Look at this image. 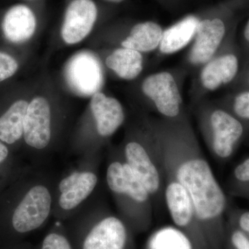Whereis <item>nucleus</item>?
Wrapping results in <instances>:
<instances>
[{
	"mask_svg": "<svg viewBox=\"0 0 249 249\" xmlns=\"http://www.w3.org/2000/svg\"><path fill=\"white\" fill-rule=\"evenodd\" d=\"M146 125L155 141L164 178L178 181L186 190L201 225L217 224L227 199L186 112L175 119L148 120Z\"/></svg>",
	"mask_w": 249,
	"mask_h": 249,
	"instance_id": "obj_1",
	"label": "nucleus"
},
{
	"mask_svg": "<svg viewBox=\"0 0 249 249\" xmlns=\"http://www.w3.org/2000/svg\"><path fill=\"white\" fill-rule=\"evenodd\" d=\"M60 85L49 76L36 82L24 123L23 139L29 146L42 150L52 137L53 103L62 93Z\"/></svg>",
	"mask_w": 249,
	"mask_h": 249,
	"instance_id": "obj_2",
	"label": "nucleus"
},
{
	"mask_svg": "<svg viewBox=\"0 0 249 249\" xmlns=\"http://www.w3.org/2000/svg\"><path fill=\"white\" fill-rule=\"evenodd\" d=\"M106 67L101 55L91 49L78 51L67 59L61 71V88L81 98L103 91Z\"/></svg>",
	"mask_w": 249,
	"mask_h": 249,
	"instance_id": "obj_3",
	"label": "nucleus"
},
{
	"mask_svg": "<svg viewBox=\"0 0 249 249\" xmlns=\"http://www.w3.org/2000/svg\"><path fill=\"white\" fill-rule=\"evenodd\" d=\"M140 139H132L124 146L126 163L133 170L155 201L164 196V174L155 141L145 127Z\"/></svg>",
	"mask_w": 249,
	"mask_h": 249,
	"instance_id": "obj_4",
	"label": "nucleus"
},
{
	"mask_svg": "<svg viewBox=\"0 0 249 249\" xmlns=\"http://www.w3.org/2000/svg\"><path fill=\"white\" fill-rule=\"evenodd\" d=\"M42 2L16 3L0 16V37L11 48H23L38 36L43 24Z\"/></svg>",
	"mask_w": 249,
	"mask_h": 249,
	"instance_id": "obj_5",
	"label": "nucleus"
},
{
	"mask_svg": "<svg viewBox=\"0 0 249 249\" xmlns=\"http://www.w3.org/2000/svg\"><path fill=\"white\" fill-rule=\"evenodd\" d=\"M199 122L211 152L221 160L229 158L243 134L240 121L224 109L207 107L201 111Z\"/></svg>",
	"mask_w": 249,
	"mask_h": 249,
	"instance_id": "obj_6",
	"label": "nucleus"
},
{
	"mask_svg": "<svg viewBox=\"0 0 249 249\" xmlns=\"http://www.w3.org/2000/svg\"><path fill=\"white\" fill-rule=\"evenodd\" d=\"M101 14L97 0H67L59 27L60 42L67 47L79 45L92 34Z\"/></svg>",
	"mask_w": 249,
	"mask_h": 249,
	"instance_id": "obj_7",
	"label": "nucleus"
},
{
	"mask_svg": "<svg viewBox=\"0 0 249 249\" xmlns=\"http://www.w3.org/2000/svg\"><path fill=\"white\" fill-rule=\"evenodd\" d=\"M193 44L188 54V62L193 66H201L214 58L227 33V24L215 10L199 15Z\"/></svg>",
	"mask_w": 249,
	"mask_h": 249,
	"instance_id": "obj_8",
	"label": "nucleus"
},
{
	"mask_svg": "<svg viewBox=\"0 0 249 249\" xmlns=\"http://www.w3.org/2000/svg\"><path fill=\"white\" fill-rule=\"evenodd\" d=\"M141 90L163 118L175 119L184 111L178 82L171 72H157L145 77Z\"/></svg>",
	"mask_w": 249,
	"mask_h": 249,
	"instance_id": "obj_9",
	"label": "nucleus"
},
{
	"mask_svg": "<svg viewBox=\"0 0 249 249\" xmlns=\"http://www.w3.org/2000/svg\"><path fill=\"white\" fill-rule=\"evenodd\" d=\"M52 196L46 187H33L15 210L12 225L16 231L24 233L40 227L48 217Z\"/></svg>",
	"mask_w": 249,
	"mask_h": 249,
	"instance_id": "obj_10",
	"label": "nucleus"
},
{
	"mask_svg": "<svg viewBox=\"0 0 249 249\" xmlns=\"http://www.w3.org/2000/svg\"><path fill=\"white\" fill-rule=\"evenodd\" d=\"M107 182L113 193L125 196L147 213L151 212V196L126 162L114 161L109 165Z\"/></svg>",
	"mask_w": 249,
	"mask_h": 249,
	"instance_id": "obj_11",
	"label": "nucleus"
},
{
	"mask_svg": "<svg viewBox=\"0 0 249 249\" xmlns=\"http://www.w3.org/2000/svg\"><path fill=\"white\" fill-rule=\"evenodd\" d=\"M35 83L25 85L16 91V96L0 115V141L14 144L23 138L24 123Z\"/></svg>",
	"mask_w": 249,
	"mask_h": 249,
	"instance_id": "obj_12",
	"label": "nucleus"
},
{
	"mask_svg": "<svg viewBox=\"0 0 249 249\" xmlns=\"http://www.w3.org/2000/svg\"><path fill=\"white\" fill-rule=\"evenodd\" d=\"M89 110L99 137L108 138L124 123V107L117 98L101 91L89 98Z\"/></svg>",
	"mask_w": 249,
	"mask_h": 249,
	"instance_id": "obj_13",
	"label": "nucleus"
},
{
	"mask_svg": "<svg viewBox=\"0 0 249 249\" xmlns=\"http://www.w3.org/2000/svg\"><path fill=\"white\" fill-rule=\"evenodd\" d=\"M100 55L106 69L121 80L137 79L143 70V55L133 49L116 47Z\"/></svg>",
	"mask_w": 249,
	"mask_h": 249,
	"instance_id": "obj_14",
	"label": "nucleus"
},
{
	"mask_svg": "<svg viewBox=\"0 0 249 249\" xmlns=\"http://www.w3.org/2000/svg\"><path fill=\"white\" fill-rule=\"evenodd\" d=\"M127 232L124 223L108 217L98 223L85 239L83 249H124Z\"/></svg>",
	"mask_w": 249,
	"mask_h": 249,
	"instance_id": "obj_15",
	"label": "nucleus"
},
{
	"mask_svg": "<svg viewBox=\"0 0 249 249\" xmlns=\"http://www.w3.org/2000/svg\"><path fill=\"white\" fill-rule=\"evenodd\" d=\"M163 33L161 26L154 21L134 23L116 47L133 49L142 53H149L159 48Z\"/></svg>",
	"mask_w": 249,
	"mask_h": 249,
	"instance_id": "obj_16",
	"label": "nucleus"
},
{
	"mask_svg": "<svg viewBox=\"0 0 249 249\" xmlns=\"http://www.w3.org/2000/svg\"><path fill=\"white\" fill-rule=\"evenodd\" d=\"M239 62L234 54L217 55L205 64L199 80L207 91H214L222 85L231 83L238 71Z\"/></svg>",
	"mask_w": 249,
	"mask_h": 249,
	"instance_id": "obj_17",
	"label": "nucleus"
},
{
	"mask_svg": "<svg viewBox=\"0 0 249 249\" xmlns=\"http://www.w3.org/2000/svg\"><path fill=\"white\" fill-rule=\"evenodd\" d=\"M97 181L96 175L88 172H76L63 178L59 185L62 193L59 199L60 207L64 210L76 208L92 193Z\"/></svg>",
	"mask_w": 249,
	"mask_h": 249,
	"instance_id": "obj_18",
	"label": "nucleus"
},
{
	"mask_svg": "<svg viewBox=\"0 0 249 249\" xmlns=\"http://www.w3.org/2000/svg\"><path fill=\"white\" fill-rule=\"evenodd\" d=\"M199 16L188 15L163 30L160 47V53L169 55L179 52L194 39Z\"/></svg>",
	"mask_w": 249,
	"mask_h": 249,
	"instance_id": "obj_19",
	"label": "nucleus"
},
{
	"mask_svg": "<svg viewBox=\"0 0 249 249\" xmlns=\"http://www.w3.org/2000/svg\"><path fill=\"white\" fill-rule=\"evenodd\" d=\"M147 249H193V244L188 236L179 229L165 227L152 235Z\"/></svg>",
	"mask_w": 249,
	"mask_h": 249,
	"instance_id": "obj_20",
	"label": "nucleus"
},
{
	"mask_svg": "<svg viewBox=\"0 0 249 249\" xmlns=\"http://www.w3.org/2000/svg\"><path fill=\"white\" fill-rule=\"evenodd\" d=\"M21 67L22 60L19 55L11 49L0 48V84L16 76Z\"/></svg>",
	"mask_w": 249,
	"mask_h": 249,
	"instance_id": "obj_21",
	"label": "nucleus"
},
{
	"mask_svg": "<svg viewBox=\"0 0 249 249\" xmlns=\"http://www.w3.org/2000/svg\"><path fill=\"white\" fill-rule=\"evenodd\" d=\"M232 108L238 117L249 120V91L239 93L236 96Z\"/></svg>",
	"mask_w": 249,
	"mask_h": 249,
	"instance_id": "obj_22",
	"label": "nucleus"
},
{
	"mask_svg": "<svg viewBox=\"0 0 249 249\" xmlns=\"http://www.w3.org/2000/svg\"><path fill=\"white\" fill-rule=\"evenodd\" d=\"M41 249H71L68 240L56 233L49 234L45 237Z\"/></svg>",
	"mask_w": 249,
	"mask_h": 249,
	"instance_id": "obj_23",
	"label": "nucleus"
},
{
	"mask_svg": "<svg viewBox=\"0 0 249 249\" xmlns=\"http://www.w3.org/2000/svg\"><path fill=\"white\" fill-rule=\"evenodd\" d=\"M234 176L240 182H249V158L236 167Z\"/></svg>",
	"mask_w": 249,
	"mask_h": 249,
	"instance_id": "obj_24",
	"label": "nucleus"
},
{
	"mask_svg": "<svg viewBox=\"0 0 249 249\" xmlns=\"http://www.w3.org/2000/svg\"><path fill=\"white\" fill-rule=\"evenodd\" d=\"M232 242L237 249H249V240L242 232H234L232 236Z\"/></svg>",
	"mask_w": 249,
	"mask_h": 249,
	"instance_id": "obj_25",
	"label": "nucleus"
},
{
	"mask_svg": "<svg viewBox=\"0 0 249 249\" xmlns=\"http://www.w3.org/2000/svg\"><path fill=\"white\" fill-rule=\"evenodd\" d=\"M240 225L244 231L249 232V212L242 214L240 219Z\"/></svg>",
	"mask_w": 249,
	"mask_h": 249,
	"instance_id": "obj_26",
	"label": "nucleus"
},
{
	"mask_svg": "<svg viewBox=\"0 0 249 249\" xmlns=\"http://www.w3.org/2000/svg\"><path fill=\"white\" fill-rule=\"evenodd\" d=\"M156 1H158L160 4L163 5L165 7L173 9L178 6L181 0H156Z\"/></svg>",
	"mask_w": 249,
	"mask_h": 249,
	"instance_id": "obj_27",
	"label": "nucleus"
},
{
	"mask_svg": "<svg viewBox=\"0 0 249 249\" xmlns=\"http://www.w3.org/2000/svg\"><path fill=\"white\" fill-rule=\"evenodd\" d=\"M9 155V150L4 142L0 141V163L4 161Z\"/></svg>",
	"mask_w": 249,
	"mask_h": 249,
	"instance_id": "obj_28",
	"label": "nucleus"
},
{
	"mask_svg": "<svg viewBox=\"0 0 249 249\" xmlns=\"http://www.w3.org/2000/svg\"><path fill=\"white\" fill-rule=\"evenodd\" d=\"M100 1L107 3V4H119L124 2L125 0H100Z\"/></svg>",
	"mask_w": 249,
	"mask_h": 249,
	"instance_id": "obj_29",
	"label": "nucleus"
},
{
	"mask_svg": "<svg viewBox=\"0 0 249 249\" xmlns=\"http://www.w3.org/2000/svg\"><path fill=\"white\" fill-rule=\"evenodd\" d=\"M244 36H245L246 40L249 42V19L248 21H247V24H246L245 26V31H244Z\"/></svg>",
	"mask_w": 249,
	"mask_h": 249,
	"instance_id": "obj_30",
	"label": "nucleus"
},
{
	"mask_svg": "<svg viewBox=\"0 0 249 249\" xmlns=\"http://www.w3.org/2000/svg\"><path fill=\"white\" fill-rule=\"evenodd\" d=\"M24 2L36 3V2H42L44 0H22Z\"/></svg>",
	"mask_w": 249,
	"mask_h": 249,
	"instance_id": "obj_31",
	"label": "nucleus"
}]
</instances>
